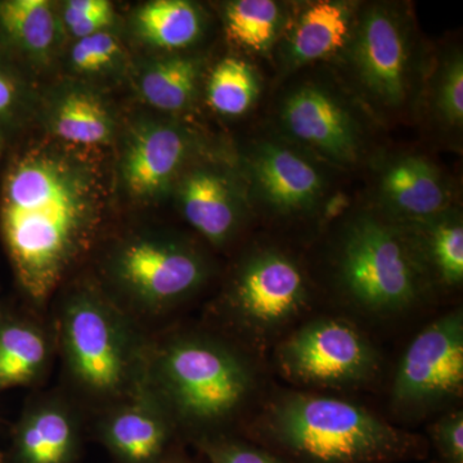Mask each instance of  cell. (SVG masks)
Returning a JSON list of instances; mask_svg holds the SVG:
<instances>
[{"instance_id":"1","label":"cell","mask_w":463,"mask_h":463,"mask_svg":"<svg viewBox=\"0 0 463 463\" xmlns=\"http://www.w3.org/2000/svg\"><path fill=\"white\" fill-rule=\"evenodd\" d=\"M0 176V236L24 294L44 303L90 249L99 184L84 161L50 146H21Z\"/></svg>"},{"instance_id":"2","label":"cell","mask_w":463,"mask_h":463,"mask_svg":"<svg viewBox=\"0 0 463 463\" xmlns=\"http://www.w3.org/2000/svg\"><path fill=\"white\" fill-rule=\"evenodd\" d=\"M67 376L79 394L111 408L141 394L149 343L99 289L70 292L57 315Z\"/></svg>"},{"instance_id":"3","label":"cell","mask_w":463,"mask_h":463,"mask_svg":"<svg viewBox=\"0 0 463 463\" xmlns=\"http://www.w3.org/2000/svg\"><path fill=\"white\" fill-rule=\"evenodd\" d=\"M249 365L230 346L203 335L149 344L142 394L175 426L216 425L236 412L251 389Z\"/></svg>"},{"instance_id":"4","label":"cell","mask_w":463,"mask_h":463,"mask_svg":"<svg viewBox=\"0 0 463 463\" xmlns=\"http://www.w3.org/2000/svg\"><path fill=\"white\" fill-rule=\"evenodd\" d=\"M267 428L301 463H386L421 452L419 439L361 405L294 392L273 404Z\"/></svg>"},{"instance_id":"5","label":"cell","mask_w":463,"mask_h":463,"mask_svg":"<svg viewBox=\"0 0 463 463\" xmlns=\"http://www.w3.org/2000/svg\"><path fill=\"white\" fill-rule=\"evenodd\" d=\"M347 297L371 312H401L422 292V259L398 225L371 214L347 225L339 252Z\"/></svg>"},{"instance_id":"6","label":"cell","mask_w":463,"mask_h":463,"mask_svg":"<svg viewBox=\"0 0 463 463\" xmlns=\"http://www.w3.org/2000/svg\"><path fill=\"white\" fill-rule=\"evenodd\" d=\"M350 79L365 102L381 114L395 115L417 99L420 61L412 23L388 3L359 7L343 53Z\"/></svg>"},{"instance_id":"7","label":"cell","mask_w":463,"mask_h":463,"mask_svg":"<svg viewBox=\"0 0 463 463\" xmlns=\"http://www.w3.org/2000/svg\"><path fill=\"white\" fill-rule=\"evenodd\" d=\"M109 274L130 307L158 313L196 292L209 265L190 243L149 234L123 241L109 258Z\"/></svg>"},{"instance_id":"8","label":"cell","mask_w":463,"mask_h":463,"mask_svg":"<svg viewBox=\"0 0 463 463\" xmlns=\"http://www.w3.org/2000/svg\"><path fill=\"white\" fill-rule=\"evenodd\" d=\"M277 121L288 143L334 165L353 166L364 156V121L353 103L325 81L310 79L289 88Z\"/></svg>"},{"instance_id":"9","label":"cell","mask_w":463,"mask_h":463,"mask_svg":"<svg viewBox=\"0 0 463 463\" xmlns=\"http://www.w3.org/2000/svg\"><path fill=\"white\" fill-rule=\"evenodd\" d=\"M463 386V316L448 313L423 328L405 350L392 385V403L417 411L440 403Z\"/></svg>"},{"instance_id":"10","label":"cell","mask_w":463,"mask_h":463,"mask_svg":"<svg viewBox=\"0 0 463 463\" xmlns=\"http://www.w3.org/2000/svg\"><path fill=\"white\" fill-rule=\"evenodd\" d=\"M282 370L292 379L322 385L358 383L373 376L376 352L352 326L335 319L307 323L279 349Z\"/></svg>"},{"instance_id":"11","label":"cell","mask_w":463,"mask_h":463,"mask_svg":"<svg viewBox=\"0 0 463 463\" xmlns=\"http://www.w3.org/2000/svg\"><path fill=\"white\" fill-rule=\"evenodd\" d=\"M307 297L298 265L279 250L260 249L237 269L230 303L241 321L264 331L294 318L306 307Z\"/></svg>"},{"instance_id":"12","label":"cell","mask_w":463,"mask_h":463,"mask_svg":"<svg viewBox=\"0 0 463 463\" xmlns=\"http://www.w3.org/2000/svg\"><path fill=\"white\" fill-rule=\"evenodd\" d=\"M246 170L255 199L273 214L306 213L326 192L319 166L288 142H259L246 158Z\"/></svg>"},{"instance_id":"13","label":"cell","mask_w":463,"mask_h":463,"mask_svg":"<svg viewBox=\"0 0 463 463\" xmlns=\"http://www.w3.org/2000/svg\"><path fill=\"white\" fill-rule=\"evenodd\" d=\"M190 149V136L178 125L149 123L138 128L128 142L121 163L128 190L143 199L163 194Z\"/></svg>"},{"instance_id":"14","label":"cell","mask_w":463,"mask_h":463,"mask_svg":"<svg viewBox=\"0 0 463 463\" xmlns=\"http://www.w3.org/2000/svg\"><path fill=\"white\" fill-rule=\"evenodd\" d=\"M379 194L390 214L411 225L450 210V191L443 174L419 155L389 160L381 170Z\"/></svg>"},{"instance_id":"15","label":"cell","mask_w":463,"mask_h":463,"mask_svg":"<svg viewBox=\"0 0 463 463\" xmlns=\"http://www.w3.org/2000/svg\"><path fill=\"white\" fill-rule=\"evenodd\" d=\"M174 425L147 395L111 407L99 423V439L116 463H160Z\"/></svg>"},{"instance_id":"16","label":"cell","mask_w":463,"mask_h":463,"mask_svg":"<svg viewBox=\"0 0 463 463\" xmlns=\"http://www.w3.org/2000/svg\"><path fill=\"white\" fill-rule=\"evenodd\" d=\"M359 5L339 0H322L304 5L288 24L279 48L285 69L298 70L345 50L354 29Z\"/></svg>"},{"instance_id":"17","label":"cell","mask_w":463,"mask_h":463,"mask_svg":"<svg viewBox=\"0 0 463 463\" xmlns=\"http://www.w3.org/2000/svg\"><path fill=\"white\" fill-rule=\"evenodd\" d=\"M80 450V426L62 401L30 405L18 420L9 448V463H74Z\"/></svg>"},{"instance_id":"18","label":"cell","mask_w":463,"mask_h":463,"mask_svg":"<svg viewBox=\"0 0 463 463\" xmlns=\"http://www.w3.org/2000/svg\"><path fill=\"white\" fill-rule=\"evenodd\" d=\"M179 205L185 221L213 245L227 243L242 222V203L223 173L200 167L188 173L179 187Z\"/></svg>"},{"instance_id":"19","label":"cell","mask_w":463,"mask_h":463,"mask_svg":"<svg viewBox=\"0 0 463 463\" xmlns=\"http://www.w3.org/2000/svg\"><path fill=\"white\" fill-rule=\"evenodd\" d=\"M51 359L47 334L35 322L0 309V392L33 385Z\"/></svg>"},{"instance_id":"20","label":"cell","mask_w":463,"mask_h":463,"mask_svg":"<svg viewBox=\"0 0 463 463\" xmlns=\"http://www.w3.org/2000/svg\"><path fill=\"white\" fill-rule=\"evenodd\" d=\"M57 20L47 0H0V57H41L54 44Z\"/></svg>"},{"instance_id":"21","label":"cell","mask_w":463,"mask_h":463,"mask_svg":"<svg viewBox=\"0 0 463 463\" xmlns=\"http://www.w3.org/2000/svg\"><path fill=\"white\" fill-rule=\"evenodd\" d=\"M136 26L146 42L163 50L194 44L203 30V16L185 0H155L137 12Z\"/></svg>"},{"instance_id":"22","label":"cell","mask_w":463,"mask_h":463,"mask_svg":"<svg viewBox=\"0 0 463 463\" xmlns=\"http://www.w3.org/2000/svg\"><path fill=\"white\" fill-rule=\"evenodd\" d=\"M51 123L58 138L87 147L106 145L114 130L106 106L83 90H69L57 100Z\"/></svg>"},{"instance_id":"23","label":"cell","mask_w":463,"mask_h":463,"mask_svg":"<svg viewBox=\"0 0 463 463\" xmlns=\"http://www.w3.org/2000/svg\"><path fill=\"white\" fill-rule=\"evenodd\" d=\"M288 14L273 0H234L224 7V26L234 44L257 53H267L279 41Z\"/></svg>"},{"instance_id":"24","label":"cell","mask_w":463,"mask_h":463,"mask_svg":"<svg viewBox=\"0 0 463 463\" xmlns=\"http://www.w3.org/2000/svg\"><path fill=\"white\" fill-rule=\"evenodd\" d=\"M419 233L420 257L428 260L439 279L447 286L461 285L463 279V224L452 209L430 221L413 224Z\"/></svg>"},{"instance_id":"25","label":"cell","mask_w":463,"mask_h":463,"mask_svg":"<svg viewBox=\"0 0 463 463\" xmlns=\"http://www.w3.org/2000/svg\"><path fill=\"white\" fill-rule=\"evenodd\" d=\"M199 78V62L192 58L160 61L142 75L143 99L161 111H182L194 100Z\"/></svg>"},{"instance_id":"26","label":"cell","mask_w":463,"mask_h":463,"mask_svg":"<svg viewBox=\"0 0 463 463\" xmlns=\"http://www.w3.org/2000/svg\"><path fill=\"white\" fill-rule=\"evenodd\" d=\"M260 91V81L254 67L240 58H225L210 74L207 102L224 116L246 114L254 106Z\"/></svg>"},{"instance_id":"27","label":"cell","mask_w":463,"mask_h":463,"mask_svg":"<svg viewBox=\"0 0 463 463\" xmlns=\"http://www.w3.org/2000/svg\"><path fill=\"white\" fill-rule=\"evenodd\" d=\"M430 109L448 129L463 125V58L459 51L448 52L438 63L430 84Z\"/></svg>"},{"instance_id":"28","label":"cell","mask_w":463,"mask_h":463,"mask_svg":"<svg viewBox=\"0 0 463 463\" xmlns=\"http://www.w3.org/2000/svg\"><path fill=\"white\" fill-rule=\"evenodd\" d=\"M25 102V84L14 63L0 57V151L16 128Z\"/></svg>"},{"instance_id":"29","label":"cell","mask_w":463,"mask_h":463,"mask_svg":"<svg viewBox=\"0 0 463 463\" xmlns=\"http://www.w3.org/2000/svg\"><path fill=\"white\" fill-rule=\"evenodd\" d=\"M63 17L72 35L83 39L106 32L114 20V11L108 0H70Z\"/></svg>"},{"instance_id":"30","label":"cell","mask_w":463,"mask_h":463,"mask_svg":"<svg viewBox=\"0 0 463 463\" xmlns=\"http://www.w3.org/2000/svg\"><path fill=\"white\" fill-rule=\"evenodd\" d=\"M120 45L109 33L100 32L79 39L71 52L72 65L78 71L96 72L111 65Z\"/></svg>"},{"instance_id":"31","label":"cell","mask_w":463,"mask_h":463,"mask_svg":"<svg viewBox=\"0 0 463 463\" xmlns=\"http://www.w3.org/2000/svg\"><path fill=\"white\" fill-rule=\"evenodd\" d=\"M201 449L210 463H283L263 449L230 439L205 438Z\"/></svg>"},{"instance_id":"32","label":"cell","mask_w":463,"mask_h":463,"mask_svg":"<svg viewBox=\"0 0 463 463\" xmlns=\"http://www.w3.org/2000/svg\"><path fill=\"white\" fill-rule=\"evenodd\" d=\"M431 437L446 463H463V414L453 412L432 425Z\"/></svg>"},{"instance_id":"33","label":"cell","mask_w":463,"mask_h":463,"mask_svg":"<svg viewBox=\"0 0 463 463\" xmlns=\"http://www.w3.org/2000/svg\"><path fill=\"white\" fill-rule=\"evenodd\" d=\"M160 463H185L183 459L178 458V457H165Z\"/></svg>"},{"instance_id":"34","label":"cell","mask_w":463,"mask_h":463,"mask_svg":"<svg viewBox=\"0 0 463 463\" xmlns=\"http://www.w3.org/2000/svg\"><path fill=\"white\" fill-rule=\"evenodd\" d=\"M0 463H2V459H0Z\"/></svg>"}]
</instances>
